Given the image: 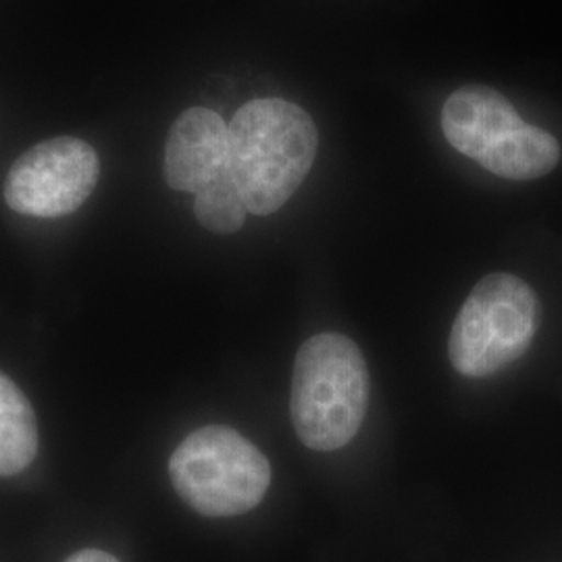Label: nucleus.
I'll list each match as a JSON object with an SVG mask.
<instances>
[{
  "mask_svg": "<svg viewBox=\"0 0 562 562\" xmlns=\"http://www.w3.org/2000/svg\"><path fill=\"white\" fill-rule=\"evenodd\" d=\"M229 176L252 215H271L290 201L317 159L315 121L294 102L257 99L234 115Z\"/></svg>",
  "mask_w": 562,
  "mask_h": 562,
  "instance_id": "obj_1",
  "label": "nucleus"
},
{
  "mask_svg": "<svg viewBox=\"0 0 562 562\" xmlns=\"http://www.w3.org/2000/svg\"><path fill=\"white\" fill-rule=\"evenodd\" d=\"M369 408V371L361 348L341 334L304 341L294 362L290 415L301 442L334 452L352 442Z\"/></svg>",
  "mask_w": 562,
  "mask_h": 562,
  "instance_id": "obj_2",
  "label": "nucleus"
},
{
  "mask_svg": "<svg viewBox=\"0 0 562 562\" xmlns=\"http://www.w3.org/2000/svg\"><path fill=\"white\" fill-rule=\"evenodd\" d=\"M442 132L452 148L504 180H538L561 161V144L552 134L522 121L506 97L482 83L450 94Z\"/></svg>",
  "mask_w": 562,
  "mask_h": 562,
  "instance_id": "obj_3",
  "label": "nucleus"
},
{
  "mask_svg": "<svg viewBox=\"0 0 562 562\" xmlns=\"http://www.w3.org/2000/svg\"><path fill=\"white\" fill-rule=\"evenodd\" d=\"M169 477L181 501L204 517L250 513L271 485V464L240 431L206 425L181 440L169 459Z\"/></svg>",
  "mask_w": 562,
  "mask_h": 562,
  "instance_id": "obj_4",
  "label": "nucleus"
},
{
  "mask_svg": "<svg viewBox=\"0 0 562 562\" xmlns=\"http://www.w3.org/2000/svg\"><path fill=\"white\" fill-rule=\"evenodd\" d=\"M538 327L540 301L527 281L510 273L485 276L454 319L450 362L471 380L496 375L529 350Z\"/></svg>",
  "mask_w": 562,
  "mask_h": 562,
  "instance_id": "obj_5",
  "label": "nucleus"
},
{
  "mask_svg": "<svg viewBox=\"0 0 562 562\" xmlns=\"http://www.w3.org/2000/svg\"><path fill=\"white\" fill-rule=\"evenodd\" d=\"M101 178L97 150L80 138H53L23 153L4 181V201L27 217L57 220L78 211Z\"/></svg>",
  "mask_w": 562,
  "mask_h": 562,
  "instance_id": "obj_6",
  "label": "nucleus"
},
{
  "mask_svg": "<svg viewBox=\"0 0 562 562\" xmlns=\"http://www.w3.org/2000/svg\"><path fill=\"white\" fill-rule=\"evenodd\" d=\"M162 171L169 188L192 194L229 176V130L222 115L204 106L183 111L171 125Z\"/></svg>",
  "mask_w": 562,
  "mask_h": 562,
  "instance_id": "obj_7",
  "label": "nucleus"
},
{
  "mask_svg": "<svg viewBox=\"0 0 562 562\" xmlns=\"http://www.w3.org/2000/svg\"><path fill=\"white\" fill-rule=\"evenodd\" d=\"M36 454V413L20 385L0 371V477L20 475Z\"/></svg>",
  "mask_w": 562,
  "mask_h": 562,
  "instance_id": "obj_8",
  "label": "nucleus"
},
{
  "mask_svg": "<svg viewBox=\"0 0 562 562\" xmlns=\"http://www.w3.org/2000/svg\"><path fill=\"white\" fill-rule=\"evenodd\" d=\"M194 215L202 227L213 234H236L240 229L248 209L232 176H225L196 194Z\"/></svg>",
  "mask_w": 562,
  "mask_h": 562,
  "instance_id": "obj_9",
  "label": "nucleus"
},
{
  "mask_svg": "<svg viewBox=\"0 0 562 562\" xmlns=\"http://www.w3.org/2000/svg\"><path fill=\"white\" fill-rule=\"evenodd\" d=\"M65 562H121L117 557L104 552V550H97V548H86L76 554H71Z\"/></svg>",
  "mask_w": 562,
  "mask_h": 562,
  "instance_id": "obj_10",
  "label": "nucleus"
}]
</instances>
